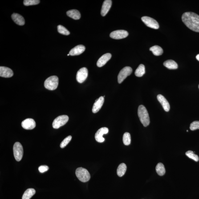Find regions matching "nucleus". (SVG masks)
<instances>
[{
    "mask_svg": "<svg viewBox=\"0 0 199 199\" xmlns=\"http://www.w3.org/2000/svg\"><path fill=\"white\" fill-rule=\"evenodd\" d=\"M184 24L192 31L199 33V16L192 12L184 13L182 16Z\"/></svg>",
    "mask_w": 199,
    "mask_h": 199,
    "instance_id": "1",
    "label": "nucleus"
},
{
    "mask_svg": "<svg viewBox=\"0 0 199 199\" xmlns=\"http://www.w3.org/2000/svg\"><path fill=\"white\" fill-rule=\"evenodd\" d=\"M13 75L12 70L9 67L5 66L0 67V76L2 77L9 78Z\"/></svg>",
    "mask_w": 199,
    "mask_h": 199,
    "instance_id": "13",
    "label": "nucleus"
},
{
    "mask_svg": "<svg viewBox=\"0 0 199 199\" xmlns=\"http://www.w3.org/2000/svg\"><path fill=\"white\" fill-rule=\"evenodd\" d=\"M164 65L166 67L170 70H176L178 68V65L175 61L168 60L164 62Z\"/></svg>",
    "mask_w": 199,
    "mask_h": 199,
    "instance_id": "21",
    "label": "nucleus"
},
{
    "mask_svg": "<svg viewBox=\"0 0 199 199\" xmlns=\"http://www.w3.org/2000/svg\"><path fill=\"white\" fill-rule=\"evenodd\" d=\"M104 97L103 96H101L98 99L97 101L95 102L92 108L93 113H96L100 110L104 103Z\"/></svg>",
    "mask_w": 199,
    "mask_h": 199,
    "instance_id": "18",
    "label": "nucleus"
},
{
    "mask_svg": "<svg viewBox=\"0 0 199 199\" xmlns=\"http://www.w3.org/2000/svg\"><path fill=\"white\" fill-rule=\"evenodd\" d=\"M12 18L14 22L20 26H23L25 24V20L22 16L18 13H13L12 15Z\"/></svg>",
    "mask_w": 199,
    "mask_h": 199,
    "instance_id": "19",
    "label": "nucleus"
},
{
    "mask_svg": "<svg viewBox=\"0 0 199 199\" xmlns=\"http://www.w3.org/2000/svg\"><path fill=\"white\" fill-rule=\"evenodd\" d=\"M69 117L66 115L58 116L54 119L52 123V127L54 129H58L65 125L68 121Z\"/></svg>",
    "mask_w": 199,
    "mask_h": 199,
    "instance_id": "6",
    "label": "nucleus"
},
{
    "mask_svg": "<svg viewBox=\"0 0 199 199\" xmlns=\"http://www.w3.org/2000/svg\"><path fill=\"white\" fill-rule=\"evenodd\" d=\"M128 35V32L124 30H118L112 32L110 37L113 39L119 40L127 37Z\"/></svg>",
    "mask_w": 199,
    "mask_h": 199,
    "instance_id": "10",
    "label": "nucleus"
},
{
    "mask_svg": "<svg viewBox=\"0 0 199 199\" xmlns=\"http://www.w3.org/2000/svg\"><path fill=\"white\" fill-rule=\"evenodd\" d=\"M111 57V55L110 53H107L102 55L99 58L97 63V65L99 67H101L107 63Z\"/></svg>",
    "mask_w": 199,
    "mask_h": 199,
    "instance_id": "14",
    "label": "nucleus"
},
{
    "mask_svg": "<svg viewBox=\"0 0 199 199\" xmlns=\"http://www.w3.org/2000/svg\"><path fill=\"white\" fill-rule=\"evenodd\" d=\"M185 155L187 157L194 160L195 161L198 162L199 161V158L198 156L195 154L193 151H188L185 153Z\"/></svg>",
    "mask_w": 199,
    "mask_h": 199,
    "instance_id": "28",
    "label": "nucleus"
},
{
    "mask_svg": "<svg viewBox=\"0 0 199 199\" xmlns=\"http://www.w3.org/2000/svg\"><path fill=\"white\" fill-rule=\"evenodd\" d=\"M85 50V47L84 46L82 45H78L72 49L69 54L71 56L79 55L84 52Z\"/></svg>",
    "mask_w": 199,
    "mask_h": 199,
    "instance_id": "16",
    "label": "nucleus"
},
{
    "mask_svg": "<svg viewBox=\"0 0 199 199\" xmlns=\"http://www.w3.org/2000/svg\"><path fill=\"white\" fill-rule=\"evenodd\" d=\"M190 129L192 131L199 129V121H195L191 123Z\"/></svg>",
    "mask_w": 199,
    "mask_h": 199,
    "instance_id": "32",
    "label": "nucleus"
},
{
    "mask_svg": "<svg viewBox=\"0 0 199 199\" xmlns=\"http://www.w3.org/2000/svg\"><path fill=\"white\" fill-rule=\"evenodd\" d=\"M150 50L152 52L154 55L156 56L161 55L164 52L163 49L158 46H152L150 48Z\"/></svg>",
    "mask_w": 199,
    "mask_h": 199,
    "instance_id": "23",
    "label": "nucleus"
},
{
    "mask_svg": "<svg viewBox=\"0 0 199 199\" xmlns=\"http://www.w3.org/2000/svg\"><path fill=\"white\" fill-rule=\"evenodd\" d=\"M66 14L69 17L74 19L79 20L80 18V13L78 10L75 9L69 10L66 12Z\"/></svg>",
    "mask_w": 199,
    "mask_h": 199,
    "instance_id": "20",
    "label": "nucleus"
},
{
    "mask_svg": "<svg viewBox=\"0 0 199 199\" xmlns=\"http://www.w3.org/2000/svg\"><path fill=\"white\" fill-rule=\"evenodd\" d=\"M88 76V70L86 67H83L80 69L76 74V80L81 83L86 80Z\"/></svg>",
    "mask_w": 199,
    "mask_h": 199,
    "instance_id": "9",
    "label": "nucleus"
},
{
    "mask_svg": "<svg viewBox=\"0 0 199 199\" xmlns=\"http://www.w3.org/2000/svg\"><path fill=\"white\" fill-rule=\"evenodd\" d=\"M108 132V129L106 127H103L100 129L95 134V138L96 141L100 143L104 142L105 139L103 138V135Z\"/></svg>",
    "mask_w": 199,
    "mask_h": 199,
    "instance_id": "11",
    "label": "nucleus"
},
{
    "mask_svg": "<svg viewBox=\"0 0 199 199\" xmlns=\"http://www.w3.org/2000/svg\"><path fill=\"white\" fill-rule=\"evenodd\" d=\"M72 136H69L65 138L64 140L60 144V147L61 148H65L67 144L71 141L72 139Z\"/></svg>",
    "mask_w": 199,
    "mask_h": 199,
    "instance_id": "31",
    "label": "nucleus"
},
{
    "mask_svg": "<svg viewBox=\"0 0 199 199\" xmlns=\"http://www.w3.org/2000/svg\"><path fill=\"white\" fill-rule=\"evenodd\" d=\"M157 99L160 104H162L164 110L166 112L169 111L170 109V106L169 103L166 98L163 95H157Z\"/></svg>",
    "mask_w": 199,
    "mask_h": 199,
    "instance_id": "17",
    "label": "nucleus"
},
{
    "mask_svg": "<svg viewBox=\"0 0 199 199\" xmlns=\"http://www.w3.org/2000/svg\"><path fill=\"white\" fill-rule=\"evenodd\" d=\"M196 59L198 61H199V54H198V55L196 56Z\"/></svg>",
    "mask_w": 199,
    "mask_h": 199,
    "instance_id": "34",
    "label": "nucleus"
},
{
    "mask_svg": "<svg viewBox=\"0 0 199 199\" xmlns=\"http://www.w3.org/2000/svg\"><path fill=\"white\" fill-rule=\"evenodd\" d=\"M142 20L145 24L146 26L151 28L157 29L159 26L157 21L150 17L144 16L141 18Z\"/></svg>",
    "mask_w": 199,
    "mask_h": 199,
    "instance_id": "8",
    "label": "nucleus"
},
{
    "mask_svg": "<svg viewBox=\"0 0 199 199\" xmlns=\"http://www.w3.org/2000/svg\"><path fill=\"white\" fill-rule=\"evenodd\" d=\"M35 193V190L33 188H29L25 191L22 196V199H30Z\"/></svg>",
    "mask_w": 199,
    "mask_h": 199,
    "instance_id": "22",
    "label": "nucleus"
},
{
    "mask_svg": "<svg viewBox=\"0 0 199 199\" xmlns=\"http://www.w3.org/2000/svg\"><path fill=\"white\" fill-rule=\"evenodd\" d=\"M14 157L16 161H20L23 154V149L20 143L16 142L14 144L13 148Z\"/></svg>",
    "mask_w": 199,
    "mask_h": 199,
    "instance_id": "5",
    "label": "nucleus"
},
{
    "mask_svg": "<svg viewBox=\"0 0 199 199\" xmlns=\"http://www.w3.org/2000/svg\"><path fill=\"white\" fill-rule=\"evenodd\" d=\"M138 115L142 124L144 127H147L150 124V119L148 111L144 106L140 105L138 108Z\"/></svg>",
    "mask_w": 199,
    "mask_h": 199,
    "instance_id": "2",
    "label": "nucleus"
},
{
    "mask_svg": "<svg viewBox=\"0 0 199 199\" xmlns=\"http://www.w3.org/2000/svg\"><path fill=\"white\" fill-rule=\"evenodd\" d=\"M58 31L61 34L65 35H69L70 34V31L62 25H59L58 26Z\"/></svg>",
    "mask_w": 199,
    "mask_h": 199,
    "instance_id": "29",
    "label": "nucleus"
},
{
    "mask_svg": "<svg viewBox=\"0 0 199 199\" xmlns=\"http://www.w3.org/2000/svg\"><path fill=\"white\" fill-rule=\"evenodd\" d=\"M145 67L143 64H140L135 72V75L136 76L140 77L145 74Z\"/></svg>",
    "mask_w": 199,
    "mask_h": 199,
    "instance_id": "25",
    "label": "nucleus"
},
{
    "mask_svg": "<svg viewBox=\"0 0 199 199\" xmlns=\"http://www.w3.org/2000/svg\"><path fill=\"white\" fill-rule=\"evenodd\" d=\"M127 170V166L124 163L119 164L117 169V174L119 177L124 176Z\"/></svg>",
    "mask_w": 199,
    "mask_h": 199,
    "instance_id": "24",
    "label": "nucleus"
},
{
    "mask_svg": "<svg viewBox=\"0 0 199 199\" xmlns=\"http://www.w3.org/2000/svg\"><path fill=\"white\" fill-rule=\"evenodd\" d=\"M75 173L78 179L82 182H86L91 178V175L88 170L81 167L77 168Z\"/></svg>",
    "mask_w": 199,
    "mask_h": 199,
    "instance_id": "3",
    "label": "nucleus"
},
{
    "mask_svg": "<svg viewBox=\"0 0 199 199\" xmlns=\"http://www.w3.org/2000/svg\"><path fill=\"white\" fill-rule=\"evenodd\" d=\"M132 70L129 66H126L120 71L118 76V81L119 83H121L132 73Z\"/></svg>",
    "mask_w": 199,
    "mask_h": 199,
    "instance_id": "7",
    "label": "nucleus"
},
{
    "mask_svg": "<svg viewBox=\"0 0 199 199\" xmlns=\"http://www.w3.org/2000/svg\"><path fill=\"white\" fill-rule=\"evenodd\" d=\"M70 55V54H67V56H69V55Z\"/></svg>",
    "mask_w": 199,
    "mask_h": 199,
    "instance_id": "35",
    "label": "nucleus"
},
{
    "mask_svg": "<svg viewBox=\"0 0 199 199\" xmlns=\"http://www.w3.org/2000/svg\"><path fill=\"white\" fill-rule=\"evenodd\" d=\"M112 5V1L111 0H106L103 2L101 10V15L103 16H105L109 11Z\"/></svg>",
    "mask_w": 199,
    "mask_h": 199,
    "instance_id": "15",
    "label": "nucleus"
},
{
    "mask_svg": "<svg viewBox=\"0 0 199 199\" xmlns=\"http://www.w3.org/2000/svg\"><path fill=\"white\" fill-rule=\"evenodd\" d=\"M123 141L125 145L128 146L130 144L131 137L129 133H125L123 136Z\"/></svg>",
    "mask_w": 199,
    "mask_h": 199,
    "instance_id": "27",
    "label": "nucleus"
},
{
    "mask_svg": "<svg viewBox=\"0 0 199 199\" xmlns=\"http://www.w3.org/2000/svg\"><path fill=\"white\" fill-rule=\"evenodd\" d=\"M59 79L57 76H52L48 78L45 80L44 86L45 88L50 91L55 90L57 88Z\"/></svg>",
    "mask_w": 199,
    "mask_h": 199,
    "instance_id": "4",
    "label": "nucleus"
},
{
    "mask_svg": "<svg viewBox=\"0 0 199 199\" xmlns=\"http://www.w3.org/2000/svg\"><path fill=\"white\" fill-rule=\"evenodd\" d=\"M49 168V167L47 166L42 165L39 167L38 170L41 173H43V172H46L48 170Z\"/></svg>",
    "mask_w": 199,
    "mask_h": 199,
    "instance_id": "33",
    "label": "nucleus"
},
{
    "mask_svg": "<svg viewBox=\"0 0 199 199\" xmlns=\"http://www.w3.org/2000/svg\"><path fill=\"white\" fill-rule=\"evenodd\" d=\"M22 126L23 128L27 130L33 129L35 128L36 124L35 121L32 119H27L22 121Z\"/></svg>",
    "mask_w": 199,
    "mask_h": 199,
    "instance_id": "12",
    "label": "nucleus"
},
{
    "mask_svg": "<svg viewBox=\"0 0 199 199\" xmlns=\"http://www.w3.org/2000/svg\"><path fill=\"white\" fill-rule=\"evenodd\" d=\"M198 87H199V85Z\"/></svg>",
    "mask_w": 199,
    "mask_h": 199,
    "instance_id": "36",
    "label": "nucleus"
},
{
    "mask_svg": "<svg viewBox=\"0 0 199 199\" xmlns=\"http://www.w3.org/2000/svg\"><path fill=\"white\" fill-rule=\"evenodd\" d=\"M40 2L39 0H25L23 3L25 6H29L38 5Z\"/></svg>",
    "mask_w": 199,
    "mask_h": 199,
    "instance_id": "30",
    "label": "nucleus"
},
{
    "mask_svg": "<svg viewBox=\"0 0 199 199\" xmlns=\"http://www.w3.org/2000/svg\"><path fill=\"white\" fill-rule=\"evenodd\" d=\"M156 170L159 176H162L165 174V168L164 164L162 163H159L157 164L156 167Z\"/></svg>",
    "mask_w": 199,
    "mask_h": 199,
    "instance_id": "26",
    "label": "nucleus"
}]
</instances>
